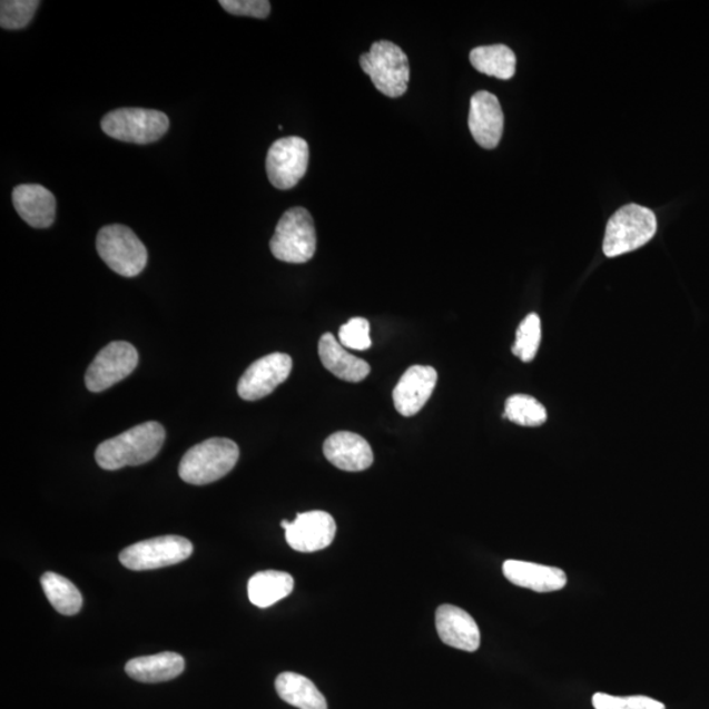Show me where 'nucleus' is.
I'll list each match as a JSON object with an SVG mask.
<instances>
[{"instance_id":"f257e3e1","label":"nucleus","mask_w":709,"mask_h":709,"mask_svg":"<svg viewBox=\"0 0 709 709\" xmlns=\"http://www.w3.org/2000/svg\"><path fill=\"white\" fill-rule=\"evenodd\" d=\"M166 431L158 422H146L101 443L95 460L105 471H117L151 462L163 450Z\"/></svg>"},{"instance_id":"f03ea898","label":"nucleus","mask_w":709,"mask_h":709,"mask_svg":"<svg viewBox=\"0 0 709 709\" xmlns=\"http://www.w3.org/2000/svg\"><path fill=\"white\" fill-rule=\"evenodd\" d=\"M238 459L237 443L230 439L211 437L187 451L179 464V476L187 484L208 485L230 473Z\"/></svg>"},{"instance_id":"7ed1b4c3","label":"nucleus","mask_w":709,"mask_h":709,"mask_svg":"<svg viewBox=\"0 0 709 709\" xmlns=\"http://www.w3.org/2000/svg\"><path fill=\"white\" fill-rule=\"evenodd\" d=\"M656 232L657 218L653 211L638 204H628L607 223L603 240L605 257L616 258L638 250L654 237Z\"/></svg>"},{"instance_id":"20e7f679","label":"nucleus","mask_w":709,"mask_h":709,"mask_svg":"<svg viewBox=\"0 0 709 709\" xmlns=\"http://www.w3.org/2000/svg\"><path fill=\"white\" fill-rule=\"evenodd\" d=\"M269 247L277 260L294 265L309 262L317 248L316 228L309 211L302 207L285 211Z\"/></svg>"},{"instance_id":"39448f33","label":"nucleus","mask_w":709,"mask_h":709,"mask_svg":"<svg viewBox=\"0 0 709 709\" xmlns=\"http://www.w3.org/2000/svg\"><path fill=\"white\" fill-rule=\"evenodd\" d=\"M362 70L385 97L401 98L407 91L411 68L407 56L396 43L377 41L361 57Z\"/></svg>"},{"instance_id":"423d86ee","label":"nucleus","mask_w":709,"mask_h":709,"mask_svg":"<svg viewBox=\"0 0 709 709\" xmlns=\"http://www.w3.org/2000/svg\"><path fill=\"white\" fill-rule=\"evenodd\" d=\"M97 250L106 265L124 277H136L148 265V250L126 225H107L100 229Z\"/></svg>"},{"instance_id":"0eeeda50","label":"nucleus","mask_w":709,"mask_h":709,"mask_svg":"<svg viewBox=\"0 0 709 709\" xmlns=\"http://www.w3.org/2000/svg\"><path fill=\"white\" fill-rule=\"evenodd\" d=\"M170 120L156 109L120 108L107 114L101 120V129L109 137L121 142L148 145L163 138Z\"/></svg>"},{"instance_id":"6e6552de","label":"nucleus","mask_w":709,"mask_h":709,"mask_svg":"<svg viewBox=\"0 0 709 709\" xmlns=\"http://www.w3.org/2000/svg\"><path fill=\"white\" fill-rule=\"evenodd\" d=\"M193 552L194 545L188 539L167 535L131 544L120 553L119 559L127 569L144 572L180 564Z\"/></svg>"},{"instance_id":"1a4fd4ad","label":"nucleus","mask_w":709,"mask_h":709,"mask_svg":"<svg viewBox=\"0 0 709 709\" xmlns=\"http://www.w3.org/2000/svg\"><path fill=\"white\" fill-rule=\"evenodd\" d=\"M309 146L304 138L285 137L268 150L267 177L277 189L294 188L305 177L309 166Z\"/></svg>"},{"instance_id":"9d476101","label":"nucleus","mask_w":709,"mask_h":709,"mask_svg":"<svg viewBox=\"0 0 709 709\" xmlns=\"http://www.w3.org/2000/svg\"><path fill=\"white\" fill-rule=\"evenodd\" d=\"M138 364V353L128 342L109 343L86 372V386L92 393L109 390L128 377Z\"/></svg>"},{"instance_id":"9b49d317","label":"nucleus","mask_w":709,"mask_h":709,"mask_svg":"<svg viewBox=\"0 0 709 709\" xmlns=\"http://www.w3.org/2000/svg\"><path fill=\"white\" fill-rule=\"evenodd\" d=\"M292 357L287 354H269L254 362L245 371L238 383L239 397L246 401H258L272 394L291 375Z\"/></svg>"},{"instance_id":"f8f14e48","label":"nucleus","mask_w":709,"mask_h":709,"mask_svg":"<svg viewBox=\"0 0 709 709\" xmlns=\"http://www.w3.org/2000/svg\"><path fill=\"white\" fill-rule=\"evenodd\" d=\"M282 528L292 550L303 553L325 550L336 532L334 518L325 511L298 514L294 522L283 521Z\"/></svg>"},{"instance_id":"ddd939ff","label":"nucleus","mask_w":709,"mask_h":709,"mask_svg":"<svg viewBox=\"0 0 709 709\" xmlns=\"http://www.w3.org/2000/svg\"><path fill=\"white\" fill-rule=\"evenodd\" d=\"M437 383V372L427 365H413L400 378L393 391L396 411L404 416H413L422 411L433 394Z\"/></svg>"},{"instance_id":"4468645a","label":"nucleus","mask_w":709,"mask_h":709,"mask_svg":"<svg viewBox=\"0 0 709 709\" xmlns=\"http://www.w3.org/2000/svg\"><path fill=\"white\" fill-rule=\"evenodd\" d=\"M503 111L499 98L488 91H479L471 99L470 126L471 134L484 149L499 146L503 134Z\"/></svg>"},{"instance_id":"2eb2a0df","label":"nucleus","mask_w":709,"mask_h":709,"mask_svg":"<svg viewBox=\"0 0 709 709\" xmlns=\"http://www.w3.org/2000/svg\"><path fill=\"white\" fill-rule=\"evenodd\" d=\"M436 630L445 646L476 652L481 644L480 628L474 619L456 605L443 604L436 610Z\"/></svg>"},{"instance_id":"dca6fc26","label":"nucleus","mask_w":709,"mask_h":709,"mask_svg":"<svg viewBox=\"0 0 709 709\" xmlns=\"http://www.w3.org/2000/svg\"><path fill=\"white\" fill-rule=\"evenodd\" d=\"M325 457L338 470L362 472L374 463V452L364 437L347 431H341L326 439Z\"/></svg>"},{"instance_id":"f3484780","label":"nucleus","mask_w":709,"mask_h":709,"mask_svg":"<svg viewBox=\"0 0 709 709\" xmlns=\"http://www.w3.org/2000/svg\"><path fill=\"white\" fill-rule=\"evenodd\" d=\"M12 203L19 216L36 229H47L53 225L57 201L48 188L40 185H20L13 188Z\"/></svg>"},{"instance_id":"a211bd4d","label":"nucleus","mask_w":709,"mask_h":709,"mask_svg":"<svg viewBox=\"0 0 709 709\" xmlns=\"http://www.w3.org/2000/svg\"><path fill=\"white\" fill-rule=\"evenodd\" d=\"M503 574L516 587L530 589L536 593H552V591L564 589L568 583L564 570L525 561L504 562Z\"/></svg>"},{"instance_id":"6ab92c4d","label":"nucleus","mask_w":709,"mask_h":709,"mask_svg":"<svg viewBox=\"0 0 709 709\" xmlns=\"http://www.w3.org/2000/svg\"><path fill=\"white\" fill-rule=\"evenodd\" d=\"M318 354L324 367L343 382L361 383L370 375V364L347 353L332 333L321 338Z\"/></svg>"},{"instance_id":"aec40b11","label":"nucleus","mask_w":709,"mask_h":709,"mask_svg":"<svg viewBox=\"0 0 709 709\" xmlns=\"http://www.w3.org/2000/svg\"><path fill=\"white\" fill-rule=\"evenodd\" d=\"M185 668V658L174 652L137 657L126 664L127 674L135 681L142 683L171 681V679L179 677Z\"/></svg>"},{"instance_id":"412c9836","label":"nucleus","mask_w":709,"mask_h":709,"mask_svg":"<svg viewBox=\"0 0 709 709\" xmlns=\"http://www.w3.org/2000/svg\"><path fill=\"white\" fill-rule=\"evenodd\" d=\"M294 577L279 570H266L254 574L248 581V599L259 609H267L287 598L294 591Z\"/></svg>"},{"instance_id":"4be33fe9","label":"nucleus","mask_w":709,"mask_h":709,"mask_svg":"<svg viewBox=\"0 0 709 709\" xmlns=\"http://www.w3.org/2000/svg\"><path fill=\"white\" fill-rule=\"evenodd\" d=\"M277 696L299 709H327L326 698L311 679L296 672H282L275 682Z\"/></svg>"},{"instance_id":"5701e85b","label":"nucleus","mask_w":709,"mask_h":709,"mask_svg":"<svg viewBox=\"0 0 709 709\" xmlns=\"http://www.w3.org/2000/svg\"><path fill=\"white\" fill-rule=\"evenodd\" d=\"M473 68L489 77L508 80L515 76L516 57L506 46L479 47L471 52Z\"/></svg>"},{"instance_id":"b1692460","label":"nucleus","mask_w":709,"mask_h":709,"mask_svg":"<svg viewBox=\"0 0 709 709\" xmlns=\"http://www.w3.org/2000/svg\"><path fill=\"white\" fill-rule=\"evenodd\" d=\"M41 587L50 604L66 617L77 616L82 609L83 598L76 584L65 577L48 572L41 577Z\"/></svg>"},{"instance_id":"393cba45","label":"nucleus","mask_w":709,"mask_h":709,"mask_svg":"<svg viewBox=\"0 0 709 709\" xmlns=\"http://www.w3.org/2000/svg\"><path fill=\"white\" fill-rule=\"evenodd\" d=\"M503 418L516 423L519 426L538 427L548 420L545 407L540 402L525 394H515L504 405Z\"/></svg>"},{"instance_id":"a878e982","label":"nucleus","mask_w":709,"mask_h":709,"mask_svg":"<svg viewBox=\"0 0 709 709\" xmlns=\"http://www.w3.org/2000/svg\"><path fill=\"white\" fill-rule=\"evenodd\" d=\"M540 342H542V324L538 314L532 313L518 327L513 354L522 362L530 363L536 357Z\"/></svg>"},{"instance_id":"bb28decb","label":"nucleus","mask_w":709,"mask_h":709,"mask_svg":"<svg viewBox=\"0 0 709 709\" xmlns=\"http://www.w3.org/2000/svg\"><path fill=\"white\" fill-rule=\"evenodd\" d=\"M40 2L36 0H3L0 3V26L4 29H21L31 23Z\"/></svg>"},{"instance_id":"cd10ccee","label":"nucleus","mask_w":709,"mask_h":709,"mask_svg":"<svg viewBox=\"0 0 709 709\" xmlns=\"http://www.w3.org/2000/svg\"><path fill=\"white\" fill-rule=\"evenodd\" d=\"M339 343L343 347L365 351L371 348L370 323L365 318H351L339 328Z\"/></svg>"},{"instance_id":"c85d7f7f","label":"nucleus","mask_w":709,"mask_h":709,"mask_svg":"<svg viewBox=\"0 0 709 709\" xmlns=\"http://www.w3.org/2000/svg\"><path fill=\"white\" fill-rule=\"evenodd\" d=\"M595 709H667L661 701L648 697H612L598 692L593 697Z\"/></svg>"},{"instance_id":"c756f323","label":"nucleus","mask_w":709,"mask_h":709,"mask_svg":"<svg viewBox=\"0 0 709 709\" xmlns=\"http://www.w3.org/2000/svg\"><path fill=\"white\" fill-rule=\"evenodd\" d=\"M218 3L226 12L236 17L266 19L272 12V3L267 0H219Z\"/></svg>"}]
</instances>
